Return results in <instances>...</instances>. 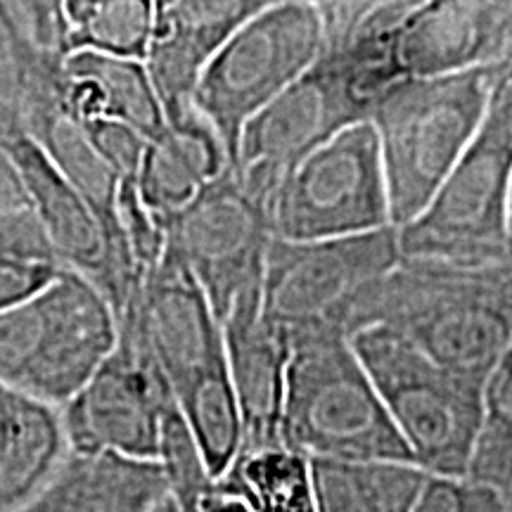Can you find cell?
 Segmentation results:
<instances>
[{
    "mask_svg": "<svg viewBox=\"0 0 512 512\" xmlns=\"http://www.w3.org/2000/svg\"><path fill=\"white\" fill-rule=\"evenodd\" d=\"M117 323L155 361L209 472L219 479L242 444L223 325L195 275L169 247L143 275Z\"/></svg>",
    "mask_w": 512,
    "mask_h": 512,
    "instance_id": "cell-1",
    "label": "cell"
},
{
    "mask_svg": "<svg viewBox=\"0 0 512 512\" xmlns=\"http://www.w3.org/2000/svg\"><path fill=\"white\" fill-rule=\"evenodd\" d=\"M389 325L441 368L484 384L512 337V261L406 259L361 294L349 332Z\"/></svg>",
    "mask_w": 512,
    "mask_h": 512,
    "instance_id": "cell-2",
    "label": "cell"
},
{
    "mask_svg": "<svg viewBox=\"0 0 512 512\" xmlns=\"http://www.w3.org/2000/svg\"><path fill=\"white\" fill-rule=\"evenodd\" d=\"M403 79L392 27H363L323 53L242 131L233 174L271 200L275 185L299 159L344 128L370 119L389 86Z\"/></svg>",
    "mask_w": 512,
    "mask_h": 512,
    "instance_id": "cell-3",
    "label": "cell"
},
{
    "mask_svg": "<svg viewBox=\"0 0 512 512\" xmlns=\"http://www.w3.org/2000/svg\"><path fill=\"white\" fill-rule=\"evenodd\" d=\"M501 67L456 74L403 76L389 86L370 112L392 226H408L482 124Z\"/></svg>",
    "mask_w": 512,
    "mask_h": 512,
    "instance_id": "cell-4",
    "label": "cell"
},
{
    "mask_svg": "<svg viewBox=\"0 0 512 512\" xmlns=\"http://www.w3.org/2000/svg\"><path fill=\"white\" fill-rule=\"evenodd\" d=\"M290 342L283 444L309 458L413 463L349 335L306 328Z\"/></svg>",
    "mask_w": 512,
    "mask_h": 512,
    "instance_id": "cell-5",
    "label": "cell"
},
{
    "mask_svg": "<svg viewBox=\"0 0 512 512\" xmlns=\"http://www.w3.org/2000/svg\"><path fill=\"white\" fill-rule=\"evenodd\" d=\"M512 178V62L498 76L470 145L427 207L399 228L401 256L458 266L512 261L508 190Z\"/></svg>",
    "mask_w": 512,
    "mask_h": 512,
    "instance_id": "cell-6",
    "label": "cell"
},
{
    "mask_svg": "<svg viewBox=\"0 0 512 512\" xmlns=\"http://www.w3.org/2000/svg\"><path fill=\"white\" fill-rule=\"evenodd\" d=\"M112 304L81 273L60 268L46 287L0 309V384L62 408L110 356Z\"/></svg>",
    "mask_w": 512,
    "mask_h": 512,
    "instance_id": "cell-7",
    "label": "cell"
},
{
    "mask_svg": "<svg viewBox=\"0 0 512 512\" xmlns=\"http://www.w3.org/2000/svg\"><path fill=\"white\" fill-rule=\"evenodd\" d=\"M415 465L430 475H467L482 425V384L441 368L389 325L351 335Z\"/></svg>",
    "mask_w": 512,
    "mask_h": 512,
    "instance_id": "cell-8",
    "label": "cell"
},
{
    "mask_svg": "<svg viewBox=\"0 0 512 512\" xmlns=\"http://www.w3.org/2000/svg\"><path fill=\"white\" fill-rule=\"evenodd\" d=\"M325 50L318 10L306 0H275L242 24L211 57L192 91V110L219 136L228 162L245 126Z\"/></svg>",
    "mask_w": 512,
    "mask_h": 512,
    "instance_id": "cell-9",
    "label": "cell"
},
{
    "mask_svg": "<svg viewBox=\"0 0 512 512\" xmlns=\"http://www.w3.org/2000/svg\"><path fill=\"white\" fill-rule=\"evenodd\" d=\"M275 240L309 242L392 226L382 159L361 121L299 159L268 200Z\"/></svg>",
    "mask_w": 512,
    "mask_h": 512,
    "instance_id": "cell-10",
    "label": "cell"
},
{
    "mask_svg": "<svg viewBox=\"0 0 512 512\" xmlns=\"http://www.w3.org/2000/svg\"><path fill=\"white\" fill-rule=\"evenodd\" d=\"M399 261V228L394 226L309 242L273 238L261 278V309L287 335L335 328L351 337V313L361 294Z\"/></svg>",
    "mask_w": 512,
    "mask_h": 512,
    "instance_id": "cell-11",
    "label": "cell"
},
{
    "mask_svg": "<svg viewBox=\"0 0 512 512\" xmlns=\"http://www.w3.org/2000/svg\"><path fill=\"white\" fill-rule=\"evenodd\" d=\"M169 247L209 297L219 320L240 292L259 285L273 230L268 202L226 169L195 200L162 219Z\"/></svg>",
    "mask_w": 512,
    "mask_h": 512,
    "instance_id": "cell-12",
    "label": "cell"
},
{
    "mask_svg": "<svg viewBox=\"0 0 512 512\" xmlns=\"http://www.w3.org/2000/svg\"><path fill=\"white\" fill-rule=\"evenodd\" d=\"M174 401L143 344L126 325L110 356L60 408L69 451L157 460L162 413Z\"/></svg>",
    "mask_w": 512,
    "mask_h": 512,
    "instance_id": "cell-13",
    "label": "cell"
},
{
    "mask_svg": "<svg viewBox=\"0 0 512 512\" xmlns=\"http://www.w3.org/2000/svg\"><path fill=\"white\" fill-rule=\"evenodd\" d=\"M0 145L15 159L34 202L43 233L53 247L57 264L81 273L112 304L114 316H121L138 280L121 266L102 221L91 204L50 164L43 150L24 128L0 140Z\"/></svg>",
    "mask_w": 512,
    "mask_h": 512,
    "instance_id": "cell-14",
    "label": "cell"
},
{
    "mask_svg": "<svg viewBox=\"0 0 512 512\" xmlns=\"http://www.w3.org/2000/svg\"><path fill=\"white\" fill-rule=\"evenodd\" d=\"M403 76L512 62V0H420L392 27Z\"/></svg>",
    "mask_w": 512,
    "mask_h": 512,
    "instance_id": "cell-15",
    "label": "cell"
},
{
    "mask_svg": "<svg viewBox=\"0 0 512 512\" xmlns=\"http://www.w3.org/2000/svg\"><path fill=\"white\" fill-rule=\"evenodd\" d=\"M221 325L242 422L240 451L283 444V406L292 342L290 335L268 320L261 309V283L235 297Z\"/></svg>",
    "mask_w": 512,
    "mask_h": 512,
    "instance_id": "cell-16",
    "label": "cell"
},
{
    "mask_svg": "<svg viewBox=\"0 0 512 512\" xmlns=\"http://www.w3.org/2000/svg\"><path fill=\"white\" fill-rule=\"evenodd\" d=\"M275 0H171L157 12L143 57L164 119L190 110L192 91L223 43Z\"/></svg>",
    "mask_w": 512,
    "mask_h": 512,
    "instance_id": "cell-17",
    "label": "cell"
},
{
    "mask_svg": "<svg viewBox=\"0 0 512 512\" xmlns=\"http://www.w3.org/2000/svg\"><path fill=\"white\" fill-rule=\"evenodd\" d=\"M230 169L219 136L195 110L166 119L147 140L136 181L140 200L159 221L195 200L211 181Z\"/></svg>",
    "mask_w": 512,
    "mask_h": 512,
    "instance_id": "cell-18",
    "label": "cell"
},
{
    "mask_svg": "<svg viewBox=\"0 0 512 512\" xmlns=\"http://www.w3.org/2000/svg\"><path fill=\"white\" fill-rule=\"evenodd\" d=\"M166 494L157 460L69 451L53 479L15 512H147Z\"/></svg>",
    "mask_w": 512,
    "mask_h": 512,
    "instance_id": "cell-19",
    "label": "cell"
},
{
    "mask_svg": "<svg viewBox=\"0 0 512 512\" xmlns=\"http://www.w3.org/2000/svg\"><path fill=\"white\" fill-rule=\"evenodd\" d=\"M60 95L81 121L114 119L150 140L164 128V110L138 57L72 50L64 55Z\"/></svg>",
    "mask_w": 512,
    "mask_h": 512,
    "instance_id": "cell-20",
    "label": "cell"
},
{
    "mask_svg": "<svg viewBox=\"0 0 512 512\" xmlns=\"http://www.w3.org/2000/svg\"><path fill=\"white\" fill-rule=\"evenodd\" d=\"M60 408L0 384V512H15L67 458Z\"/></svg>",
    "mask_w": 512,
    "mask_h": 512,
    "instance_id": "cell-21",
    "label": "cell"
},
{
    "mask_svg": "<svg viewBox=\"0 0 512 512\" xmlns=\"http://www.w3.org/2000/svg\"><path fill=\"white\" fill-rule=\"evenodd\" d=\"M430 472L411 460L311 458L316 512H413Z\"/></svg>",
    "mask_w": 512,
    "mask_h": 512,
    "instance_id": "cell-22",
    "label": "cell"
},
{
    "mask_svg": "<svg viewBox=\"0 0 512 512\" xmlns=\"http://www.w3.org/2000/svg\"><path fill=\"white\" fill-rule=\"evenodd\" d=\"M216 486L254 512H316L311 458L287 444L240 451Z\"/></svg>",
    "mask_w": 512,
    "mask_h": 512,
    "instance_id": "cell-23",
    "label": "cell"
},
{
    "mask_svg": "<svg viewBox=\"0 0 512 512\" xmlns=\"http://www.w3.org/2000/svg\"><path fill=\"white\" fill-rule=\"evenodd\" d=\"M67 46L143 60L155 31L152 0H64Z\"/></svg>",
    "mask_w": 512,
    "mask_h": 512,
    "instance_id": "cell-24",
    "label": "cell"
},
{
    "mask_svg": "<svg viewBox=\"0 0 512 512\" xmlns=\"http://www.w3.org/2000/svg\"><path fill=\"white\" fill-rule=\"evenodd\" d=\"M467 475L512 489V337L482 384V425Z\"/></svg>",
    "mask_w": 512,
    "mask_h": 512,
    "instance_id": "cell-25",
    "label": "cell"
},
{
    "mask_svg": "<svg viewBox=\"0 0 512 512\" xmlns=\"http://www.w3.org/2000/svg\"><path fill=\"white\" fill-rule=\"evenodd\" d=\"M157 463L162 467L166 491L181 512H195L197 505L214 491L216 479L176 401H171L162 413Z\"/></svg>",
    "mask_w": 512,
    "mask_h": 512,
    "instance_id": "cell-26",
    "label": "cell"
},
{
    "mask_svg": "<svg viewBox=\"0 0 512 512\" xmlns=\"http://www.w3.org/2000/svg\"><path fill=\"white\" fill-rule=\"evenodd\" d=\"M0 252L57 264L15 159L0 145ZM60 266V264H57Z\"/></svg>",
    "mask_w": 512,
    "mask_h": 512,
    "instance_id": "cell-27",
    "label": "cell"
},
{
    "mask_svg": "<svg viewBox=\"0 0 512 512\" xmlns=\"http://www.w3.org/2000/svg\"><path fill=\"white\" fill-rule=\"evenodd\" d=\"M413 512H508L498 486L470 475H427Z\"/></svg>",
    "mask_w": 512,
    "mask_h": 512,
    "instance_id": "cell-28",
    "label": "cell"
},
{
    "mask_svg": "<svg viewBox=\"0 0 512 512\" xmlns=\"http://www.w3.org/2000/svg\"><path fill=\"white\" fill-rule=\"evenodd\" d=\"M27 41L38 53L69 55L67 27H64V0H0Z\"/></svg>",
    "mask_w": 512,
    "mask_h": 512,
    "instance_id": "cell-29",
    "label": "cell"
},
{
    "mask_svg": "<svg viewBox=\"0 0 512 512\" xmlns=\"http://www.w3.org/2000/svg\"><path fill=\"white\" fill-rule=\"evenodd\" d=\"M88 138L95 152L105 159V164L117 174L121 181L136 178L140 159H143L147 138L133 131L131 126L114 119H91L83 121Z\"/></svg>",
    "mask_w": 512,
    "mask_h": 512,
    "instance_id": "cell-30",
    "label": "cell"
},
{
    "mask_svg": "<svg viewBox=\"0 0 512 512\" xmlns=\"http://www.w3.org/2000/svg\"><path fill=\"white\" fill-rule=\"evenodd\" d=\"M62 266L48 261H31L0 252V309L12 306L46 287Z\"/></svg>",
    "mask_w": 512,
    "mask_h": 512,
    "instance_id": "cell-31",
    "label": "cell"
},
{
    "mask_svg": "<svg viewBox=\"0 0 512 512\" xmlns=\"http://www.w3.org/2000/svg\"><path fill=\"white\" fill-rule=\"evenodd\" d=\"M318 10L325 29V46H339L389 0H306Z\"/></svg>",
    "mask_w": 512,
    "mask_h": 512,
    "instance_id": "cell-32",
    "label": "cell"
},
{
    "mask_svg": "<svg viewBox=\"0 0 512 512\" xmlns=\"http://www.w3.org/2000/svg\"><path fill=\"white\" fill-rule=\"evenodd\" d=\"M36 55L43 53H38L27 38L19 34V29L15 27V22H12L5 5L0 3V91L15 102L19 69H22L29 60H34Z\"/></svg>",
    "mask_w": 512,
    "mask_h": 512,
    "instance_id": "cell-33",
    "label": "cell"
},
{
    "mask_svg": "<svg viewBox=\"0 0 512 512\" xmlns=\"http://www.w3.org/2000/svg\"><path fill=\"white\" fill-rule=\"evenodd\" d=\"M418 3H420V0H389V3L384 5L380 12H375L373 17L366 19L361 27H394V24L399 22V19L406 15V12L411 10L413 5H418ZM361 27H358V29H361ZM356 31H354V34H356Z\"/></svg>",
    "mask_w": 512,
    "mask_h": 512,
    "instance_id": "cell-34",
    "label": "cell"
},
{
    "mask_svg": "<svg viewBox=\"0 0 512 512\" xmlns=\"http://www.w3.org/2000/svg\"><path fill=\"white\" fill-rule=\"evenodd\" d=\"M195 512H254L247 503H242L240 498L223 494L219 486H214V491L197 505Z\"/></svg>",
    "mask_w": 512,
    "mask_h": 512,
    "instance_id": "cell-35",
    "label": "cell"
},
{
    "mask_svg": "<svg viewBox=\"0 0 512 512\" xmlns=\"http://www.w3.org/2000/svg\"><path fill=\"white\" fill-rule=\"evenodd\" d=\"M17 128H22L17 102L0 91V140L10 136V133L17 131Z\"/></svg>",
    "mask_w": 512,
    "mask_h": 512,
    "instance_id": "cell-36",
    "label": "cell"
},
{
    "mask_svg": "<svg viewBox=\"0 0 512 512\" xmlns=\"http://www.w3.org/2000/svg\"><path fill=\"white\" fill-rule=\"evenodd\" d=\"M147 512H181V510H178V505L174 503V498L166 494V496L159 498V501L152 505V508L147 510Z\"/></svg>",
    "mask_w": 512,
    "mask_h": 512,
    "instance_id": "cell-37",
    "label": "cell"
},
{
    "mask_svg": "<svg viewBox=\"0 0 512 512\" xmlns=\"http://www.w3.org/2000/svg\"><path fill=\"white\" fill-rule=\"evenodd\" d=\"M508 238L512 245V178H510V190H508Z\"/></svg>",
    "mask_w": 512,
    "mask_h": 512,
    "instance_id": "cell-38",
    "label": "cell"
},
{
    "mask_svg": "<svg viewBox=\"0 0 512 512\" xmlns=\"http://www.w3.org/2000/svg\"><path fill=\"white\" fill-rule=\"evenodd\" d=\"M152 3H155V8H157V12H159V10H164L166 5L171 3V0H152Z\"/></svg>",
    "mask_w": 512,
    "mask_h": 512,
    "instance_id": "cell-39",
    "label": "cell"
},
{
    "mask_svg": "<svg viewBox=\"0 0 512 512\" xmlns=\"http://www.w3.org/2000/svg\"><path fill=\"white\" fill-rule=\"evenodd\" d=\"M505 498H508V512H512V489L505 494Z\"/></svg>",
    "mask_w": 512,
    "mask_h": 512,
    "instance_id": "cell-40",
    "label": "cell"
}]
</instances>
